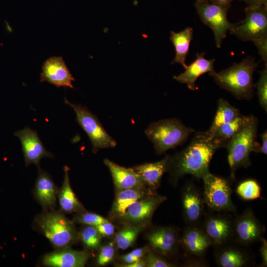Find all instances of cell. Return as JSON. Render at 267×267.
Wrapping results in <instances>:
<instances>
[{
	"label": "cell",
	"instance_id": "6da1fadb",
	"mask_svg": "<svg viewBox=\"0 0 267 267\" xmlns=\"http://www.w3.org/2000/svg\"><path fill=\"white\" fill-rule=\"evenodd\" d=\"M223 146L220 140L207 131L196 133L186 148L170 156L168 172L172 182L177 183L185 175L202 179L210 172V162L215 153Z\"/></svg>",
	"mask_w": 267,
	"mask_h": 267
},
{
	"label": "cell",
	"instance_id": "7a4b0ae2",
	"mask_svg": "<svg viewBox=\"0 0 267 267\" xmlns=\"http://www.w3.org/2000/svg\"><path fill=\"white\" fill-rule=\"evenodd\" d=\"M258 63L250 56L239 63H234L228 68L219 73L215 70L209 73L217 84L240 99H251L254 94L253 76Z\"/></svg>",
	"mask_w": 267,
	"mask_h": 267
},
{
	"label": "cell",
	"instance_id": "3957f363",
	"mask_svg": "<svg viewBox=\"0 0 267 267\" xmlns=\"http://www.w3.org/2000/svg\"><path fill=\"white\" fill-rule=\"evenodd\" d=\"M258 125L257 118L250 115L246 124L224 145L227 151L232 179H235V173L238 169L250 166V155L252 152L259 153L260 144L256 141Z\"/></svg>",
	"mask_w": 267,
	"mask_h": 267
},
{
	"label": "cell",
	"instance_id": "277c9868",
	"mask_svg": "<svg viewBox=\"0 0 267 267\" xmlns=\"http://www.w3.org/2000/svg\"><path fill=\"white\" fill-rule=\"evenodd\" d=\"M194 130L185 126L177 118L166 119L151 123L145 131L160 155L184 142Z\"/></svg>",
	"mask_w": 267,
	"mask_h": 267
},
{
	"label": "cell",
	"instance_id": "5b68a950",
	"mask_svg": "<svg viewBox=\"0 0 267 267\" xmlns=\"http://www.w3.org/2000/svg\"><path fill=\"white\" fill-rule=\"evenodd\" d=\"M35 222L39 229L56 248L69 247L78 237L73 222L61 211H47L39 215Z\"/></svg>",
	"mask_w": 267,
	"mask_h": 267
},
{
	"label": "cell",
	"instance_id": "8992f818",
	"mask_svg": "<svg viewBox=\"0 0 267 267\" xmlns=\"http://www.w3.org/2000/svg\"><path fill=\"white\" fill-rule=\"evenodd\" d=\"M231 4H223L196 0L194 6L203 23L213 31L216 46L220 48L226 33L230 31L238 22L231 23L227 18Z\"/></svg>",
	"mask_w": 267,
	"mask_h": 267
},
{
	"label": "cell",
	"instance_id": "52a82bcc",
	"mask_svg": "<svg viewBox=\"0 0 267 267\" xmlns=\"http://www.w3.org/2000/svg\"><path fill=\"white\" fill-rule=\"evenodd\" d=\"M202 179L203 195L205 204L210 210L237 214L236 208L231 199L232 189L229 180L210 172Z\"/></svg>",
	"mask_w": 267,
	"mask_h": 267
},
{
	"label": "cell",
	"instance_id": "ba28073f",
	"mask_svg": "<svg viewBox=\"0 0 267 267\" xmlns=\"http://www.w3.org/2000/svg\"><path fill=\"white\" fill-rule=\"evenodd\" d=\"M64 102L75 111L78 123L87 134L92 144L93 153L100 149L116 146V141L106 132L95 115L86 106L72 103L66 98H64Z\"/></svg>",
	"mask_w": 267,
	"mask_h": 267
},
{
	"label": "cell",
	"instance_id": "9c48e42d",
	"mask_svg": "<svg viewBox=\"0 0 267 267\" xmlns=\"http://www.w3.org/2000/svg\"><path fill=\"white\" fill-rule=\"evenodd\" d=\"M245 11V18L230 31V34L244 42L267 36V5L248 6Z\"/></svg>",
	"mask_w": 267,
	"mask_h": 267
},
{
	"label": "cell",
	"instance_id": "30bf717a",
	"mask_svg": "<svg viewBox=\"0 0 267 267\" xmlns=\"http://www.w3.org/2000/svg\"><path fill=\"white\" fill-rule=\"evenodd\" d=\"M233 218L229 212L212 210L206 212L200 225L212 246L233 240Z\"/></svg>",
	"mask_w": 267,
	"mask_h": 267
},
{
	"label": "cell",
	"instance_id": "8fae6325",
	"mask_svg": "<svg viewBox=\"0 0 267 267\" xmlns=\"http://www.w3.org/2000/svg\"><path fill=\"white\" fill-rule=\"evenodd\" d=\"M265 231V226L250 208L233 218V241L242 245L249 246L260 242Z\"/></svg>",
	"mask_w": 267,
	"mask_h": 267
},
{
	"label": "cell",
	"instance_id": "7c38bea8",
	"mask_svg": "<svg viewBox=\"0 0 267 267\" xmlns=\"http://www.w3.org/2000/svg\"><path fill=\"white\" fill-rule=\"evenodd\" d=\"M180 244L189 258V266L205 265L203 257L212 243L201 225H187L180 237Z\"/></svg>",
	"mask_w": 267,
	"mask_h": 267
},
{
	"label": "cell",
	"instance_id": "4fadbf2b",
	"mask_svg": "<svg viewBox=\"0 0 267 267\" xmlns=\"http://www.w3.org/2000/svg\"><path fill=\"white\" fill-rule=\"evenodd\" d=\"M249 246L234 241L214 247V257L220 267H246L254 265L255 257Z\"/></svg>",
	"mask_w": 267,
	"mask_h": 267
},
{
	"label": "cell",
	"instance_id": "5bb4252c",
	"mask_svg": "<svg viewBox=\"0 0 267 267\" xmlns=\"http://www.w3.org/2000/svg\"><path fill=\"white\" fill-rule=\"evenodd\" d=\"M184 219L188 225H200L206 213L203 192L192 181L184 185L181 193Z\"/></svg>",
	"mask_w": 267,
	"mask_h": 267
},
{
	"label": "cell",
	"instance_id": "9a60e30c",
	"mask_svg": "<svg viewBox=\"0 0 267 267\" xmlns=\"http://www.w3.org/2000/svg\"><path fill=\"white\" fill-rule=\"evenodd\" d=\"M21 143L25 165L34 164L39 167L41 160L45 158H54L41 140L38 133L28 127L14 133Z\"/></svg>",
	"mask_w": 267,
	"mask_h": 267
},
{
	"label": "cell",
	"instance_id": "2e32d148",
	"mask_svg": "<svg viewBox=\"0 0 267 267\" xmlns=\"http://www.w3.org/2000/svg\"><path fill=\"white\" fill-rule=\"evenodd\" d=\"M166 199L155 193L146 195L130 205L121 218L131 224L146 225L156 209Z\"/></svg>",
	"mask_w": 267,
	"mask_h": 267
},
{
	"label": "cell",
	"instance_id": "e0dca14e",
	"mask_svg": "<svg viewBox=\"0 0 267 267\" xmlns=\"http://www.w3.org/2000/svg\"><path fill=\"white\" fill-rule=\"evenodd\" d=\"M147 239L153 250L165 258L175 254L180 237L178 230L172 226H158L149 233Z\"/></svg>",
	"mask_w": 267,
	"mask_h": 267
},
{
	"label": "cell",
	"instance_id": "ac0fdd59",
	"mask_svg": "<svg viewBox=\"0 0 267 267\" xmlns=\"http://www.w3.org/2000/svg\"><path fill=\"white\" fill-rule=\"evenodd\" d=\"M41 82H46L54 86L74 89L72 82L75 79L61 56H52L47 59L42 66Z\"/></svg>",
	"mask_w": 267,
	"mask_h": 267
},
{
	"label": "cell",
	"instance_id": "d6986e66",
	"mask_svg": "<svg viewBox=\"0 0 267 267\" xmlns=\"http://www.w3.org/2000/svg\"><path fill=\"white\" fill-rule=\"evenodd\" d=\"M89 257L87 251L74 250L69 247L46 254L43 258V263L51 267H83Z\"/></svg>",
	"mask_w": 267,
	"mask_h": 267
},
{
	"label": "cell",
	"instance_id": "ffe728a7",
	"mask_svg": "<svg viewBox=\"0 0 267 267\" xmlns=\"http://www.w3.org/2000/svg\"><path fill=\"white\" fill-rule=\"evenodd\" d=\"M205 54L204 52L197 53L195 59L184 67V72L174 76V79L181 84H186L190 90L197 89L195 85L197 79L205 73L214 70L215 59H207L205 58Z\"/></svg>",
	"mask_w": 267,
	"mask_h": 267
},
{
	"label": "cell",
	"instance_id": "44dd1931",
	"mask_svg": "<svg viewBox=\"0 0 267 267\" xmlns=\"http://www.w3.org/2000/svg\"><path fill=\"white\" fill-rule=\"evenodd\" d=\"M104 163L111 173L117 191L130 188H147V186L142 178L132 168H125L107 159L104 160Z\"/></svg>",
	"mask_w": 267,
	"mask_h": 267
},
{
	"label": "cell",
	"instance_id": "7402d4cb",
	"mask_svg": "<svg viewBox=\"0 0 267 267\" xmlns=\"http://www.w3.org/2000/svg\"><path fill=\"white\" fill-rule=\"evenodd\" d=\"M58 192L50 175L39 168L34 188V195L38 202L46 210H51L55 206Z\"/></svg>",
	"mask_w": 267,
	"mask_h": 267
},
{
	"label": "cell",
	"instance_id": "603a6c76",
	"mask_svg": "<svg viewBox=\"0 0 267 267\" xmlns=\"http://www.w3.org/2000/svg\"><path fill=\"white\" fill-rule=\"evenodd\" d=\"M170 156L162 160L135 166L132 168L143 179L149 188L152 190L160 185L163 174L168 172Z\"/></svg>",
	"mask_w": 267,
	"mask_h": 267
},
{
	"label": "cell",
	"instance_id": "cb8c5ba5",
	"mask_svg": "<svg viewBox=\"0 0 267 267\" xmlns=\"http://www.w3.org/2000/svg\"><path fill=\"white\" fill-rule=\"evenodd\" d=\"M64 177L61 188L58 190L57 198L61 212L65 213H79L85 210L76 196L70 181L69 168L64 167Z\"/></svg>",
	"mask_w": 267,
	"mask_h": 267
},
{
	"label": "cell",
	"instance_id": "d4e9b609",
	"mask_svg": "<svg viewBox=\"0 0 267 267\" xmlns=\"http://www.w3.org/2000/svg\"><path fill=\"white\" fill-rule=\"evenodd\" d=\"M153 193V190L149 188L118 190L112 208L113 215L121 218L130 205L138 199Z\"/></svg>",
	"mask_w": 267,
	"mask_h": 267
},
{
	"label": "cell",
	"instance_id": "484cf974",
	"mask_svg": "<svg viewBox=\"0 0 267 267\" xmlns=\"http://www.w3.org/2000/svg\"><path fill=\"white\" fill-rule=\"evenodd\" d=\"M193 30L187 27L183 30L176 33L171 32L170 40L173 44L176 55L171 64L178 63L183 68L186 65L185 60L189 50L190 44L193 39Z\"/></svg>",
	"mask_w": 267,
	"mask_h": 267
},
{
	"label": "cell",
	"instance_id": "4316f807",
	"mask_svg": "<svg viewBox=\"0 0 267 267\" xmlns=\"http://www.w3.org/2000/svg\"><path fill=\"white\" fill-rule=\"evenodd\" d=\"M240 114L239 110L226 100L223 98L219 99L216 114L211 127L207 132L210 134H213L221 125L233 120Z\"/></svg>",
	"mask_w": 267,
	"mask_h": 267
},
{
	"label": "cell",
	"instance_id": "83f0119b",
	"mask_svg": "<svg viewBox=\"0 0 267 267\" xmlns=\"http://www.w3.org/2000/svg\"><path fill=\"white\" fill-rule=\"evenodd\" d=\"M249 119V116L240 114L233 120L221 125L211 135L220 140L224 147L227 141L246 124Z\"/></svg>",
	"mask_w": 267,
	"mask_h": 267
},
{
	"label": "cell",
	"instance_id": "f1b7e54d",
	"mask_svg": "<svg viewBox=\"0 0 267 267\" xmlns=\"http://www.w3.org/2000/svg\"><path fill=\"white\" fill-rule=\"evenodd\" d=\"M145 224H131L123 228L115 236V243L121 250H126L135 242Z\"/></svg>",
	"mask_w": 267,
	"mask_h": 267
},
{
	"label": "cell",
	"instance_id": "f546056e",
	"mask_svg": "<svg viewBox=\"0 0 267 267\" xmlns=\"http://www.w3.org/2000/svg\"><path fill=\"white\" fill-rule=\"evenodd\" d=\"M236 192L242 199L252 200L261 197V187L257 180L248 178L238 184Z\"/></svg>",
	"mask_w": 267,
	"mask_h": 267
},
{
	"label": "cell",
	"instance_id": "4dcf8cb0",
	"mask_svg": "<svg viewBox=\"0 0 267 267\" xmlns=\"http://www.w3.org/2000/svg\"><path fill=\"white\" fill-rule=\"evenodd\" d=\"M79 237L84 246L90 250H96L99 248L101 235L94 226L87 225L79 233Z\"/></svg>",
	"mask_w": 267,
	"mask_h": 267
},
{
	"label": "cell",
	"instance_id": "1f68e13d",
	"mask_svg": "<svg viewBox=\"0 0 267 267\" xmlns=\"http://www.w3.org/2000/svg\"><path fill=\"white\" fill-rule=\"evenodd\" d=\"M260 77L255 85L257 89V95L260 106L267 111V66L260 72Z\"/></svg>",
	"mask_w": 267,
	"mask_h": 267
},
{
	"label": "cell",
	"instance_id": "d6a6232c",
	"mask_svg": "<svg viewBox=\"0 0 267 267\" xmlns=\"http://www.w3.org/2000/svg\"><path fill=\"white\" fill-rule=\"evenodd\" d=\"M76 217V221L86 225L96 226L100 223L108 222L104 217L94 213L84 211L78 213Z\"/></svg>",
	"mask_w": 267,
	"mask_h": 267
},
{
	"label": "cell",
	"instance_id": "836d02e7",
	"mask_svg": "<svg viewBox=\"0 0 267 267\" xmlns=\"http://www.w3.org/2000/svg\"><path fill=\"white\" fill-rule=\"evenodd\" d=\"M115 245L114 242H110L100 248L96 261L98 265L103 266L112 262L115 254Z\"/></svg>",
	"mask_w": 267,
	"mask_h": 267
},
{
	"label": "cell",
	"instance_id": "e575fe53",
	"mask_svg": "<svg viewBox=\"0 0 267 267\" xmlns=\"http://www.w3.org/2000/svg\"><path fill=\"white\" fill-rule=\"evenodd\" d=\"M144 258L147 267H175L174 264L169 262L159 255L148 252Z\"/></svg>",
	"mask_w": 267,
	"mask_h": 267
},
{
	"label": "cell",
	"instance_id": "d590c367",
	"mask_svg": "<svg viewBox=\"0 0 267 267\" xmlns=\"http://www.w3.org/2000/svg\"><path fill=\"white\" fill-rule=\"evenodd\" d=\"M149 251L147 247L137 248L127 254L121 256L120 259L124 264L132 263L143 258Z\"/></svg>",
	"mask_w": 267,
	"mask_h": 267
},
{
	"label": "cell",
	"instance_id": "8d00e7d4",
	"mask_svg": "<svg viewBox=\"0 0 267 267\" xmlns=\"http://www.w3.org/2000/svg\"><path fill=\"white\" fill-rule=\"evenodd\" d=\"M252 42L257 47L262 61L267 66V36L255 40Z\"/></svg>",
	"mask_w": 267,
	"mask_h": 267
},
{
	"label": "cell",
	"instance_id": "74e56055",
	"mask_svg": "<svg viewBox=\"0 0 267 267\" xmlns=\"http://www.w3.org/2000/svg\"><path fill=\"white\" fill-rule=\"evenodd\" d=\"M98 232L101 236H110L112 235L115 232V227L113 224L109 222L100 223L95 226Z\"/></svg>",
	"mask_w": 267,
	"mask_h": 267
},
{
	"label": "cell",
	"instance_id": "f35d334b",
	"mask_svg": "<svg viewBox=\"0 0 267 267\" xmlns=\"http://www.w3.org/2000/svg\"><path fill=\"white\" fill-rule=\"evenodd\" d=\"M261 245L260 247V253L262 258L261 267L267 266V241L263 237L261 241Z\"/></svg>",
	"mask_w": 267,
	"mask_h": 267
},
{
	"label": "cell",
	"instance_id": "ab89813d",
	"mask_svg": "<svg viewBox=\"0 0 267 267\" xmlns=\"http://www.w3.org/2000/svg\"><path fill=\"white\" fill-rule=\"evenodd\" d=\"M262 143L260 144L259 153L267 155V132L264 131L261 135Z\"/></svg>",
	"mask_w": 267,
	"mask_h": 267
},
{
	"label": "cell",
	"instance_id": "60d3db41",
	"mask_svg": "<svg viewBox=\"0 0 267 267\" xmlns=\"http://www.w3.org/2000/svg\"><path fill=\"white\" fill-rule=\"evenodd\" d=\"M122 267H146V263L144 259L142 258L132 263L128 264H121L119 266Z\"/></svg>",
	"mask_w": 267,
	"mask_h": 267
},
{
	"label": "cell",
	"instance_id": "b9f144b4",
	"mask_svg": "<svg viewBox=\"0 0 267 267\" xmlns=\"http://www.w3.org/2000/svg\"><path fill=\"white\" fill-rule=\"evenodd\" d=\"M248 6L257 7L262 5H267V0H245Z\"/></svg>",
	"mask_w": 267,
	"mask_h": 267
},
{
	"label": "cell",
	"instance_id": "7bdbcfd3",
	"mask_svg": "<svg viewBox=\"0 0 267 267\" xmlns=\"http://www.w3.org/2000/svg\"><path fill=\"white\" fill-rule=\"evenodd\" d=\"M203 1H206L212 3H218V4H231V2L235 0H201ZM239 1H244L245 0H238Z\"/></svg>",
	"mask_w": 267,
	"mask_h": 267
}]
</instances>
